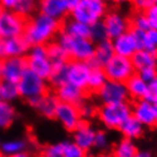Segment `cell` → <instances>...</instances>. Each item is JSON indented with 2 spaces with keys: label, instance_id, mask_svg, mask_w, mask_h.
<instances>
[{
  "label": "cell",
  "instance_id": "6da1fadb",
  "mask_svg": "<svg viewBox=\"0 0 157 157\" xmlns=\"http://www.w3.org/2000/svg\"><path fill=\"white\" fill-rule=\"evenodd\" d=\"M62 29V22L36 12L26 20L23 38L32 46H47L55 41Z\"/></svg>",
  "mask_w": 157,
  "mask_h": 157
},
{
  "label": "cell",
  "instance_id": "7a4b0ae2",
  "mask_svg": "<svg viewBox=\"0 0 157 157\" xmlns=\"http://www.w3.org/2000/svg\"><path fill=\"white\" fill-rule=\"evenodd\" d=\"M56 41L65 49L68 58L72 60L91 62L94 58L96 43L91 41L90 38H75L60 31Z\"/></svg>",
  "mask_w": 157,
  "mask_h": 157
},
{
  "label": "cell",
  "instance_id": "3957f363",
  "mask_svg": "<svg viewBox=\"0 0 157 157\" xmlns=\"http://www.w3.org/2000/svg\"><path fill=\"white\" fill-rule=\"evenodd\" d=\"M17 86L20 91V97L30 106H32L38 99L43 97L50 90L47 80H43L29 68H26V71L24 72L20 81L17 82Z\"/></svg>",
  "mask_w": 157,
  "mask_h": 157
},
{
  "label": "cell",
  "instance_id": "277c9868",
  "mask_svg": "<svg viewBox=\"0 0 157 157\" xmlns=\"http://www.w3.org/2000/svg\"><path fill=\"white\" fill-rule=\"evenodd\" d=\"M109 8V2L107 0H81L70 13V16L84 24L92 25L101 22Z\"/></svg>",
  "mask_w": 157,
  "mask_h": 157
},
{
  "label": "cell",
  "instance_id": "5b68a950",
  "mask_svg": "<svg viewBox=\"0 0 157 157\" xmlns=\"http://www.w3.org/2000/svg\"><path fill=\"white\" fill-rule=\"evenodd\" d=\"M132 116V106L129 102L100 105L97 110V118L105 130H118L123 122Z\"/></svg>",
  "mask_w": 157,
  "mask_h": 157
},
{
  "label": "cell",
  "instance_id": "8992f818",
  "mask_svg": "<svg viewBox=\"0 0 157 157\" xmlns=\"http://www.w3.org/2000/svg\"><path fill=\"white\" fill-rule=\"evenodd\" d=\"M26 66L30 71L39 75L43 80L50 78L51 72L54 70V64L48 57L46 46H32L25 56Z\"/></svg>",
  "mask_w": 157,
  "mask_h": 157
},
{
  "label": "cell",
  "instance_id": "52a82bcc",
  "mask_svg": "<svg viewBox=\"0 0 157 157\" xmlns=\"http://www.w3.org/2000/svg\"><path fill=\"white\" fill-rule=\"evenodd\" d=\"M101 22L106 30L107 38L109 40H114L115 38L131 30L130 16L117 7L109 8Z\"/></svg>",
  "mask_w": 157,
  "mask_h": 157
},
{
  "label": "cell",
  "instance_id": "ba28073f",
  "mask_svg": "<svg viewBox=\"0 0 157 157\" xmlns=\"http://www.w3.org/2000/svg\"><path fill=\"white\" fill-rule=\"evenodd\" d=\"M107 76V80L117 81V82L125 83L133 74H136V68L131 58L121 57L115 55L109 62L102 67Z\"/></svg>",
  "mask_w": 157,
  "mask_h": 157
},
{
  "label": "cell",
  "instance_id": "9c48e42d",
  "mask_svg": "<svg viewBox=\"0 0 157 157\" xmlns=\"http://www.w3.org/2000/svg\"><path fill=\"white\" fill-rule=\"evenodd\" d=\"M94 96L100 105L122 104V102L130 101L125 83L110 81V80H107L106 83L97 91V94Z\"/></svg>",
  "mask_w": 157,
  "mask_h": 157
},
{
  "label": "cell",
  "instance_id": "30bf717a",
  "mask_svg": "<svg viewBox=\"0 0 157 157\" xmlns=\"http://www.w3.org/2000/svg\"><path fill=\"white\" fill-rule=\"evenodd\" d=\"M26 18L14 10L0 13V39H12L23 36Z\"/></svg>",
  "mask_w": 157,
  "mask_h": 157
},
{
  "label": "cell",
  "instance_id": "8fae6325",
  "mask_svg": "<svg viewBox=\"0 0 157 157\" xmlns=\"http://www.w3.org/2000/svg\"><path fill=\"white\" fill-rule=\"evenodd\" d=\"M91 62L82 60H72L70 59L66 63V78L67 82L86 91V84L89 75L92 70Z\"/></svg>",
  "mask_w": 157,
  "mask_h": 157
},
{
  "label": "cell",
  "instance_id": "7c38bea8",
  "mask_svg": "<svg viewBox=\"0 0 157 157\" xmlns=\"http://www.w3.org/2000/svg\"><path fill=\"white\" fill-rule=\"evenodd\" d=\"M54 118L71 133L83 122L78 106L60 101L57 105Z\"/></svg>",
  "mask_w": 157,
  "mask_h": 157
},
{
  "label": "cell",
  "instance_id": "4fadbf2b",
  "mask_svg": "<svg viewBox=\"0 0 157 157\" xmlns=\"http://www.w3.org/2000/svg\"><path fill=\"white\" fill-rule=\"evenodd\" d=\"M26 60L25 57H10L0 62L1 80L7 82L17 83L22 75L26 71Z\"/></svg>",
  "mask_w": 157,
  "mask_h": 157
},
{
  "label": "cell",
  "instance_id": "5bb4252c",
  "mask_svg": "<svg viewBox=\"0 0 157 157\" xmlns=\"http://www.w3.org/2000/svg\"><path fill=\"white\" fill-rule=\"evenodd\" d=\"M132 106V116L139 121L146 129H151L157 126L156 110L153 102L146 99H139L131 104Z\"/></svg>",
  "mask_w": 157,
  "mask_h": 157
},
{
  "label": "cell",
  "instance_id": "9a60e30c",
  "mask_svg": "<svg viewBox=\"0 0 157 157\" xmlns=\"http://www.w3.org/2000/svg\"><path fill=\"white\" fill-rule=\"evenodd\" d=\"M97 129L94 128L90 122L83 121L76 129L72 132V140L76 145L82 148L86 153H90L94 150V137H96Z\"/></svg>",
  "mask_w": 157,
  "mask_h": 157
},
{
  "label": "cell",
  "instance_id": "2e32d148",
  "mask_svg": "<svg viewBox=\"0 0 157 157\" xmlns=\"http://www.w3.org/2000/svg\"><path fill=\"white\" fill-rule=\"evenodd\" d=\"M52 92L57 97L58 101L71 104L75 106H78L81 102H83L89 97V94L86 90H82L68 82L56 88L55 90H52Z\"/></svg>",
  "mask_w": 157,
  "mask_h": 157
},
{
  "label": "cell",
  "instance_id": "e0dca14e",
  "mask_svg": "<svg viewBox=\"0 0 157 157\" xmlns=\"http://www.w3.org/2000/svg\"><path fill=\"white\" fill-rule=\"evenodd\" d=\"M38 12L59 22L65 21L70 15L64 0H38Z\"/></svg>",
  "mask_w": 157,
  "mask_h": 157
},
{
  "label": "cell",
  "instance_id": "ac0fdd59",
  "mask_svg": "<svg viewBox=\"0 0 157 157\" xmlns=\"http://www.w3.org/2000/svg\"><path fill=\"white\" fill-rule=\"evenodd\" d=\"M112 44L114 48L115 55L126 58H132V56L139 50L131 30L112 40Z\"/></svg>",
  "mask_w": 157,
  "mask_h": 157
},
{
  "label": "cell",
  "instance_id": "d6986e66",
  "mask_svg": "<svg viewBox=\"0 0 157 157\" xmlns=\"http://www.w3.org/2000/svg\"><path fill=\"white\" fill-rule=\"evenodd\" d=\"M58 102V99L55 96V94L52 91L51 92L49 91L43 97L38 99L31 107L33 109H36L41 116L50 120V118H54V116H55V112Z\"/></svg>",
  "mask_w": 157,
  "mask_h": 157
},
{
  "label": "cell",
  "instance_id": "ffe728a7",
  "mask_svg": "<svg viewBox=\"0 0 157 157\" xmlns=\"http://www.w3.org/2000/svg\"><path fill=\"white\" fill-rule=\"evenodd\" d=\"M114 56L115 52L113 44H112V40L107 39L96 44V50H94V55L91 60V64L94 67L102 68Z\"/></svg>",
  "mask_w": 157,
  "mask_h": 157
},
{
  "label": "cell",
  "instance_id": "44dd1931",
  "mask_svg": "<svg viewBox=\"0 0 157 157\" xmlns=\"http://www.w3.org/2000/svg\"><path fill=\"white\" fill-rule=\"evenodd\" d=\"M5 55L6 58L10 57H25L30 49V44L23 36L12 38V39H4Z\"/></svg>",
  "mask_w": 157,
  "mask_h": 157
},
{
  "label": "cell",
  "instance_id": "7402d4cb",
  "mask_svg": "<svg viewBox=\"0 0 157 157\" xmlns=\"http://www.w3.org/2000/svg\"><path fill=\"white\" fill-rule=\"evenodd\" d=\"M145 126L142 125L139 121H137L133 116H130L128 120L123 122L121 126L118 128V132L123 138L130 139V140H137L141 138L145 133Z\"/></svg>",
  "mask_w": 157,
  "mask_h": 157
},
{
  "label": "cell",
  "instance_id": "603a6c76",
  "mask_svg": "<svg viewBox=\"0 0 157 157\" xmlns=\"http://www.w3.org/2000/svg\"><path fill=\"white\" fill-rule=\"evenodd\" d=\"M60 31L65 32L75 38H89L90 36V25L84 24L68 16L66 20L62 22Z\"/></svg>",
  "mask_w": 157,
  "mask_h": 157
},
{
  "label": "cell",
  "instance_id": "cb8c5ba5",
  "mask_svg": "<svg viewBox=\"0 0 157 157\" xmlns=\"http://www.w3.org/2000/svg\"><path fill=\"white\" fill-rule=\"evenodd\" d=\"M126 90L129 94V97L131 100H139V99H145L147 94V88L148 83L145 82L139 75L136 73L125 82Z\"/></svg>",
  "mask_w": 157,
  "mask_h": 157
},
{
  "label": "cell",
  "instance_id": "d4e9b609",
  "mask_svg": "<svg viewBox=\"0 0 157 157\" xmlns=\"http://www.w3.org/2000/svg\"><path fill=\"white\" fill-rule=\"evenodd\" d=\"M139 151L137 144L133 140H130L122 137L112 146V156L113 157H134Z\"/></svg>",
  "mask_w": 157,
  "mask_h": 157
},
{
  "label": "cell",
  "instance_id": "484cf974",
  "mask_svg": "<svg viewBox=\"0 0 157 157\" xmlns=\"http://www.w3.org/2000/svg\"><path fill=\"white\" fill-rule=\"evenodd\" d=\"M131 60L133 63L136 72L145 68H157V55L147 50H138L132 56Z\"/></svg>",
  "mask_w": 157,
  "mask_h": 157
},
{
  "label": "cell",
  "instance_id": "4316f807",
  "mask_svg": "<svg viewBox=\"0 0 157 157\" xmlns=\"http://www.w3.org/2000/svg\"><path fill=\"white\" fill-rule=\"evenodd\" d=\"M29 141L22 138H14L2 141L0 145V154L6 157H10L29 149Z\"/></svg>",
  "mask_w": 157,
  "mask_h": 157
},
{
  "label": "cell",
  "instance_id": "83f0119b",
  "mask_svg": "<svg viewBox=\"0 0 157 157\" xmlns=\"http://www.w3.org/2000/svg\"><path fill=\"white\" fill-rule=\"evenodd\" d=\"M107 81V76L101 67H92L89 75L88 84H86V92L88 94H96L97 91L101 88Z\"/></svg>",
  "mask_w": 157,
  "mask_h": 157
},
{
  "label": "cell",
  "instance_id": "f1b7e54d",
  "mask_svg": "<svg viewBox=\"0 0 157 157\" xmlns=\"http://www.w3.org/2000/svg\"><path fill=\"white\" fill-rule=\"evenodd\" d=\"M16 120V109L10 102L0 104V130L9 129Z\"/></svg>",
  "mask_w": 157,
  "mask_h": 157
},
{
  "label": "cell",
  "instance_id": "f546056e",
  "mask_svg": "<svg viewBox=\"0 0 157 157\" xmlns=\"http://www.w3.org/2000/svg\"><path fill=\"white\" fill-rule=\"evenodd\" d=\"M47 47V54L49 59L51 60V63L54 65H58V64H64L67 63L70 58L68 55L66 54V51L57 41H52L49 44L46 46Z\"/></svg>",
  "mask_w": 157,
  "mask_h": 157
},
{
  "label": "cell",
  "instance_id": "4dcf8cb0",
  "mask_svg": "<svg viewBox=\"0 0 157 157\" xmlns=\"http://www.w3.org/2000/svg\"><path fill=\"white\" fill-rule=\"evenodd\" d=\"M20 97V91L17 83L7 82V81H0V99L4 102L13 104Z\"/></svg>",
  "mask_w": 157,
  "mask_h": 157
},
{
  "label": "cell",
  "instance_id": "1f68e13d",
  "mask_svg": "<svg viewBox=\"0 0 157 157\" xmlns=\"http://www.w3.org/2000/svg\"><path fill=\"white\" fill-rule=\"evenodd\" d=\"M67 83L66 78V63L54 65V70L51 72L50 78H48V84L51 90Z\"/></svg>",
  "mask_w": 157,
  "mask_h": 157
},
{
  "label": "cell",
  "instance_id": "d6a6232c",
  "mask_svg": "<svg viewBox=\"0 0 157 157\" xmlns=\"http://www.w3.org/2000/svg\"><path fill=\"white\" fill-rule=\"evenodd\" d=\"M112 139L107 130H97L94 137V149L97 153H106L112 148Z\"/></svg>",
  "mask_w": 157,
  "mask_h": 157
},
{
  "label": "cell",
  "instance_id": "836d02e7",
  "mask_svg": "<svg viewBox=\"0 0 157 157\" xmlns=\"http://www.w3.org/2000/svg\"><path fill=\"white\" fill-rule=\"evenodd\" d=\"M78 112L80 115L82 117V121L84 122H90L91 120H94V117H97V110H98V106L96 105V102L92 101L89 97L81 102L78 105Z\"/></svg>",
  "mask_w": 157,
  "mask_h": 157
},
{
  "label": "cell",
  "instance_id": "e575fe53",
  "mask_svg": "<svg viewBox=\"0 0 157 157\" xmlns=\"http://www.w3.org/2000/svg\"><path fill=\"white\" fill-rule=\"evenodd\" d=\"M60 145H62L63 157H88V153H86L82 148H80L72 139L60 141Z\"/></svg>",
  "mask_w": 157,
  "mask_h": 157
},
{
  "label": "cell",
  "instance_id": "d590c367",
  "mask_svg": "<svg viewBox=\"0 0 157 157\" xmlns=\"http://www.w3.org/2000/svg\"><path fill=\"white\" fill-rule=\"evenodd\" d=\"M14 12L28 20L29 17L38 12V0H21Z\"/></svg>",
  "mask_w": 157,
  "mask_h": 157
},
{
  "label": "cell",
  "instance_id": "8d00e7d4",
  "mask_svg": "<svg viewBox=\"0 0 157 157\" xmlns=\"http://www.w3.org/2000/svg\"><path fill=\"white\" fill-rule=\"evenodd\" d=\"M130 24H131V30H139V31L146 32L150 29L145 13L134 12L130 16Z\"/></svg>",
  "mask_w": 157,
  "mask_h": 157
},
{
  "label": "cell",
  "instance_id": "74e56055",
  "mask_svg": "<svg viewBox=\"0 0 157 157\" xmlns=\"http://www.w3.org/2000/svg\"><path fill=\"white\" fill-rule=\"evenodd\" d=\"M89 38L96 44L108 39L106 30H105V26H104L102 22H98V23H94L92 25H90V36Z\"/></svg>",
  "mask_w": 157,
  "mask_h": 157
},
{
  "label": "cell",
  "instance_id": "f35d334b",
  "mask_svg": "<svg viewBox=\"0 0 157 157\" xmlns=\"http://www.w3.org/2000/svg\"><path fill=\"white\" fill-rule=\"evenodd\" d=\"M141 50H147L157 55V30L149 29L148 31H146L145 43Z\"/></svg>",
  "mask_w": 157,
  "mask_h": 157
},
{
  "label": "cell",
  "instance_id": "ab89813d",
  "mask_svg": "<svg viewBox=\"0 0 157 157\" xmlns=\"http://www.w3.org/2000/svg\"><path fill=\"white\" fill-rule=\"evenodd\" d=\"M42 153L47 157H63L60 142H56V144H51V145L46 146L43 148Z\"/></svg>",
  "mask_w": 157,
  "mask_h": 157
},
{
  "label": "cell",
  "instance_id": "60d3db41",
  "mask_svg": "<svg viewBox=\"0 0 157 157\" xmlns=\"http://www.w3.org/2000/svg\"><path fill=\"white\" fill-rule=\"evenodd\" d=\"M154 4H155V0H131V2H130V5L134 9V12L140 13H145Z\"/></svg>",
  "mask_w": 157,
  "mask_h": 157
},
{
  "label": "cell",
  "instance_id": "b9f144b4",
  "mask_svg": "<svg viewBox=\"0 0 157 157\" xmlns=\"http://www.w3.org/2000/svg\"><path fill=\"white\" fill-rule=\"evenodd\" d=\"M145 15L147 17L149 28L157 30V4H154L151 7L148 8L145 12Z\"/></svg>",
  "mask_w": 157,
  "mask_h": 157
},
{
  "label": "cell",
  "instance_id": "7bdbcfd3",
  "mask_svg": "<svg viewBox=\"0 0 157 157\" xmlns=\"http://www.w3.org/2000/svg\"><path fill=\"white\" fill-rule=\"evenodd\" d=\"M146 100L156 104L157 102V78H154L153 81L148 83V88H147V94L145 97Z\"/></svg>",
  "mask_w": 157,
  "mask_h": 157
},
{
  "label": "cell",
  "instance_id": "ee69618b",
  "mask_svg": "<svg viewBox=\"0 0 157 157\" xmlns=\"http://www.w3.org/2000/svg\"><path fill=\"white\" fill-rule=\"evenodd\" d=\"M137 74L145 81V82L149 83L153 81L154 78H157V68H145L141 71L137 72Z\"/></svg>",
  "mask_w": 157,
  "mask_h": 157
},
{
  "label": "cell",
  "instance_id": "f6af8a7d",
  "mask_svg": "<svg viewBox=\"0 0 157 157\" xmlns=\"http://www.w3.org/2000/svg\"><path fill=\"white\" fill-rule=\"evenodd\" d=\"M21 0H0V6L4 10H15Z\"/></svg>",
  "mask_w": 157,
  "mask_h": 157
},
{
  "label": "cell",
  "instance_id": "bcb514c9",
  "mask_svg": "<svg viewBox=\"0 0 157 157\" xmlns=\"http://www.w3.org/2000/svg\"><path fill=\"white\" fill-rule=\"evenodd\" d=\"M109 5H113L114 7H122V6H125V5H129L131 2V0H107Z\"/></svg>",
  "mask_w": 157,
  "mask_h": 157
},
{
  "label": "cell",
  "instance_id": "7dc6e473",
  "mask_svg": "<svg viewBox=\"0 0 157 157\" xmlns=\"http://www.w3.org/2000/svg\"><path fill=\"white\" fill-rule=\"evenodd\" d=\"M64 1H65V4H66L67 8H68V10H70V13H71L72 10L80 4L81 0H64Z\"/></svg>",
  "mask_w": 157,
  "mask_h": 157
},
{
  "label": "cell",
  "instance_id": "c3c4849f",
  "mask_svg": "<svg viewBox=\"0 0 157 157\" xmlns=\"http://www.w3.org/2000/svg\"><path fill=\"white\" fill-rule=\"evenodd\" d=\"M134 157H154L148 150H139Z\"/></svg>",
  "mask_w": 157,
  "mask_h": 157
},
{
  "label": "cell",
  "instance_id": "681fc988",
  "mask_svg": "<svg viewBox=\"0 0 157 157\" xmlns=\"http://www.w3.org/2000/svg\"><path fill=\"white\" fill-rule=\"evenodd\" d=\"M10 157H34L33 155H32V153H30V151H22V153H18L16 154V155H13V156Z\"/></svg>",
  "mask_w": 157,
  "mask_h": 157
},
{
  "label": "cell",
  "instance_id": "f907efd6",
  "mask_svg": "<svg viewBox=\"0 0 157 157\" xmlns=\"http://www.w3.org/2000/svg\"><path fill=\"white\" fill-rule=\"evenodd\" d=\"M90 157H113V156H112V154L109 151H106V153H97L96 155Z\"/></svg>",
  "mask_w": 157,
  "mask_h": 157
},
{
  "label": "cell",
  "instance_id": "816d5d0a",
  "mask_svg": "<svg viewBox=\"0 0 157 157\" xmlns=\"http://www.w3.org/2000/svg\"><path fill=\"white\" fill-rule=\"evenodd\" d=\"M34 157H47V156H46V155H44V154H43L42 151H41V153H39L38 155H36Z\"/></svg>",
  "mask_w": 157,
  "mask_h": 157
},
{
  "label": "cell",
  "instance_id": "f5cc1de1",
  "mask_svg": "<svg viewBox=\"0 0 157 157\" xmlns=\"http://www.w3.org/2000/svg\"><path fill=\"white\" fill-rule=\"evenodd\" d=\"M155 105V110H156V120H157V102L156 104H154Z\"/></svg>",
  "mask_w": 157,
  "mask_h": 157
},
{
  "label": "cell",
  "instance_id": "db71d44e",
  "mask_svg": "<svg viewBox=\"0 0 157 157\" xmlns=\"http://www.w3.org/2000/svg\"><path fill=\"white\" fill-rule=\"evenodd\" d=\"M2 12V8H1V6H0V13Z\"/></svg>",
  "mask_w": 157,
  "mask_h": 157
},
{
  "label": "cell",
  "instance_id": "11a10c76",
  "mask_svg": "<svg viewBox=\"0 0 157 157\" xmlns=\"http://www.w3.org/2000/svg\"><path fill=\"white\" fill-rule=\"evenodd\" d=\"M0 81H1V71H0Z\"/></svg>",
  "mask_w": 157,
  "mask_h": 157
},
{
  "label": "cell",
  "instance_id": "9f6ffc18",
  "mask_svg": "<svg viewBox=\"0 0 157 157\" xmlns=\"http://www.w3.org/2000/svg\"><path fill=\"white\" fill-rule=\"evenodd\" d=\"M0 157H6V156H4V155H1V154H0Z\"/></svg>",
  "mask_w": 157,
  "mask_h": 157
},
{
  "label": "cell",
  "instance_id": "6f0895ef",
  "mask_svg": "<svg viewBox=\"0 0 157 157\" xmlns=\"http://www.w3.org/2000/svg\"><path fill=\"white\" fill-rule=\"evenodd\" d=\"M155 4H157V0H155Z\"/></svg>",
  "mask_w": 157,
  "mask_h": 157
},
{
  "label": "cell",
  "instance_id": "680465c9",
  "mask_svg": "<svg viewBox=\"0 0 157 157\" xmlns=\"http://www.w3.org/2000/svg\"><path fill=\"white\" fill-rule=\"evenodd\" d=\"M0 104H1V99H0Z\"/></svg>",
  "mask_w": 157,
  "mask_h": 157
},
{
  "label": "cell",
  "instance_id": "91938a15",
  "mask_svg": "<svg viewBox=\"0 0 157 157\" xmlns=\"http://www.w3.org/2000/svg\"><path fill=\"white\" fill-rule=\"evenodd\" d=\"M0 145H1V141H0Z\"/></svg>",
  "mask_w": 157,
  "mask_h": 157
}]
</instances>
